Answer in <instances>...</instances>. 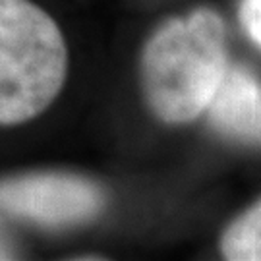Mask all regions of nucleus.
Segmentation results:
<instances>
[{"label": "nucleus", "instance_id": "5", "mask_svg": "<svg viewBox=\"0 0 261 261\" xmlns=\"http://www.w3.org/2000/svg\"><path fill=\"white\" fill-rule=\"evenodd\" d=\"M221 252L230 261L261 259V207L252 205L223 234Z\"/></svg>", "mask_w": 261, "mask_h": 261}, {"label": "nucleus", "instance_id": "6", "mask_svg": "<svg viewBox=\"0 0 261 261\" xmlns=\"http://www.w3.org/2000/svg\"><path fill=\"white\" fill-rule=\"evenodd\" d=\"M240 21L246 29L248 37L255 43V47L261 45V0H242L240 4Z\"/></svg>", "mask_w": 261, "mask_h": 261}, {"label": "nucleus", "instance_id": "2", "mask_svg": "<svg viewBox=\"0 0 261 261\" xmlns=\"http://www.w3.org/2000/svg\"><path fill=\"white\" fill-rule=\"evenodd\" d=\"M66 75L68 48L55 19L31 0H0V126L47 111Z\"/></svg>", "mask_w": 261, "mask_h": 261}, {"label": "nucleus", "instance_id": "1", "mask_svg": "<svg viewBox=\"0 0 261 261\" xmlns=\"http://www.w3.org/2000/svg\"><path fill=\"white\" fill-rule=\"evenodd\" d=\"M228 66L226 25L213 8L170 18L147 39L141 87L159 120L186 124L205 112Z\"/></svg>", "mask_w": 261, "mask_h": 261}, {"label": "nucleus", "instance_id": "3", "mask_svg": "<svg viewBox=\"0 0 261 261\" xmlns=\"http://www.w3.org/2000/svg\"><path fill=\"white\" fill-rule=\"evenodd\" d=\"M105 192L74 174H29L0 180V211L43 226L93 221L105 209Z\"/></svg>", "mask_w": 261, "mask_h": 261}, {"label": "nucleus", "instance_id": "4", "mask_svg": "<svg viewBox=\"0 0 261 261\" xmlns=\"http://www.w3.org/2000/svg\"><path fill=\"white\" fill-rule=\"evenodd\" d=\"M205 111L219 132L238 140H259L261 89L257 80L248 70L226 66Z\"/></svg>", "mask_w": 261, "mask_h": 261}]
</instances>
